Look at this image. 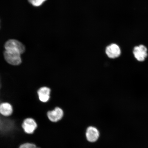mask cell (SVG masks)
<instances>
[{"mask_svg":"<svg viewBox=\"0 0 148 148\" xmlns=\"http://www.w3.org/2000/svg\"><path fill=\"white\" fill-rule=\"evenodd\" d=\"M99 133L98 130L96 127H89L86 129V137L87 140L90 142L97 141L99 139Z\"/></svg>","mask_w":148,"mask_h":148,"instance_id":"7","label":"cell"},{"mask_svg":"<svg viewBox=\"0 0 148 148\" xmlns=\"http://www.w3.org/2000/svg\"><path fill=\"white\" fill-rule=\"evenodd\" d=\"M133 53L137 60L140 62H143L147 56V49L145 46L140 45L134 47Z\"/></svg>","mask_w":148,"mask_h":148,"instance_id":"5","label":"cell"},{"mask_svg":"<svg viewBox=\"0 0 148 148\" xmlns=\"http://www.w3.org/2000/svg\"><path fill=\"white\" fill-rule=\"evenodd\" d=\"M3 54L5 60L8 64L12 65L17 66L21 63V54L18 52L5 50Z\"/></svg>","mask_w":148,"mask_h":148,"instance_id":"1","label":"cell"},{"mask_svg":"<svg viewBox=\"0 0 148 148\" xmlns=\"http://www.w3.org/2000/svg\"><path fill=\"white\" fill-rule=\"evenodd\" d=\"M64 115V112L60 107H56L52 110L49 111L47 112V116L50 121L56 123L62 119Z\"/></svg>","mask_w":148,"mask_h":148,"instance_id":"4","label":"cell"},{"mask_svg":"<svg viewBox=\"0 0 148 148\" xmlns=\"http://www.w3.org/2000/svg\"><path fill=\"white\" fill-rule=\"evenodd\" d=\"M18 148H40L36 144L31 143H25L20 145Z\"/></svg>","mask_w":148,"mask_h":148,"instance_id":"11","label":"cell"},{"mask_svg":"<svg viewBox=\"0 0 148 148\" xmlns=\"http://www.w3.org/2000/svg\"><path fill=\"white\" fill-rule=\"evenodd\" d=\"M105 53L109 58L115 59L120 56L121 51L119 46L116 44H112L107 46Z\"/></svg>","mask_w":148,"mask_h":148,"instance_id":"6","label":"cell"},{"mask_svg":"<svg viewBox=\"0 0 148 148\" xmlns=\"http://www.w3.org/2000/svg\"><path fill=\"white\" fill-rule=\"evenodd\" d=\"M12 107L8 103H3L0 104V114L5 117H9L13 113Z\"/></svg>","mask_w":148,"mask_h":148,"instance_id":"9","label":"cell"},{"mask_svg":"<svg viewBox=\"0 0 148 148\" xmlns=\"http://www.w3.org/2000/svg\"><path fill=\"white\" fill-rule=\"evenodd\" d=\"M5 50H10L18 52L21 54L25 51V47L23 44L18 40H10L7 41L5 44Z\"/></svg>","mask_w":148,"mask_h":148,"instance_id":"3","label":"cell"},{"mask_svg":"<svg viewBox=\"0 0 148 148\" xmlns=\"http://www.w3.org/2000/svg\"><path fill=\"white\" fill-rule=\"evenodd\" d=\"M29 2L34 6H40L46 0H28Z\"/></svg>","mask_w":148,"mask_h":148,"instance_id":"10","label":"cell"},{"mask_svg":"<svg viewBox=\"0 0 148 148\" xmlns=\"http://www.w3.org/2000/svg\"><path fill=\"white\" fill-rule=\"evenodd\" d=\"M51 89L46 86H43L39 89L37 92L38 99L40 101L46 103L50 98Z\"/></svg>","mask_w":148,"mask_h":148,"instance_id":"8","label":"cell"},{"mask_svg":"<svg viewBox=\"0 0 148 148\" xmlns=\"http://www.w3.org/2000/svg\"><path fill=\"white\" fill-rule=\"evenodd\" d=\"M21 127L25 134H32L38 128V125L36 120L32 118L28 117L23 120Z\"/></svg>","mask_w":148,"mask_h":148,"instance_id":"2","label":"cell"}]
</instances>
